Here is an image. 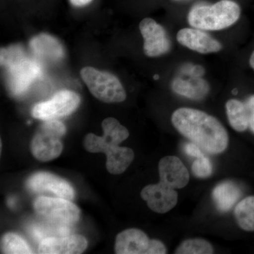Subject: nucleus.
<instances>
[{
    "instance_id": "nucleus-1",
    "label": "nucleus",
    "mask_w": 254,
    "mask_h": 254,
    "mask_svg": "<svg viewBox=\"0 0 254 254\" xmlns=\"http://www.w3.org/2000/svg\"><path fill=\"white\" fill-rule=\"evenodd\" d=\"M171 120L179 133L210 154H220L228 147L226 128L218 119L205 112L179 108L174 112Z\"/></svg>"
},
{
    "instance_id": "nucleus-2",
    "label": "nucleus",
    "mask_w": 254,
    "mask_h": 254,
    "mask_svg": "<svg viewBox=\"0 0 254 254\" xmlns=\"http://www.w3.org/2000/svg\"><path fill=\"white\" fill-rule=\"evenodd\" d=\"M102 127L103 136L88 133L83 141L84 148L90 153H104L107 155V170L110 174L125 173L134 160V152L119 145L128 138L129 131L113 118L103 120Z\"/></svg>"
},
{
    "instance_id": "nucleus-3",
    "label": "nucleus",
    "mask_w": 254,
    "mask_h": 254,
    "mask_svg": "<svg viewBox=\"0 0 254 254\" xmlns=\"http://www.w3.org/2000/svg\"><path fill=\"white\" fill-rule=\"evenodd\" d=\"M0 60L6 69L9 91L15 95L24 93L43 73L39 62L29 58L19 46L1 48Z\"/></svg>"
},
{
    "instance_id": "nucleus-4",
    "label": "nucleus",
    "mask_w": 254,
    "mask_h": 254,
    "mask_svg": "<svg viewBox=\"0 0 254 254\" xmlns=\"http://www.w3.org/2000/svg\"><path fill=\"white\" fill-rule=\"evenodd\" d=\"M240 5L232 0H220L213 4H196L190 9L187 20L191 27L215 31L230 27L240 17Z\"/></svg>"
},
{
    "instance_id": "nucleus-5",
    "label": "nucleus",
    "mask_w": 254,
    "mask_h": 254,
    "mask_svg": "<svg viewBox=\"0 0 254 254\" xmlns=\"http://www.w3.org/2000/svg\"><path fill=\"white\" fill-rule=\"evenodd\" d=\"M65 133L66 127L61 122L57 120L45 121L32 138V154L41 162L58 158L63 150L62 138Z\"/></svg>"
},
{
    "instance_id": "nucleus-6",
    "label": "nucleus",
    "mask_w": 254,
    "mask_h": 254,
    "mask_svg": "<svg viewBox=\"0 0 254 254\" xmlns=\"http://www.w3.org/2000/svg\"><path fill=\"white\" fill-rule=\"evenodd\" d=\"M81 76L92 95L100 101L117 103L126 100L123 84L113 73L86 66L82 68Z\"/></svg>"
},
{
    "instance_id": "nucleus-7",
    "label": "nucleus",
    "mask_w": 254,
    "mask_h": 254,
    "mask_svg": "<svg viewBox=\"0 0 254 254\" xmlns=\"http://www.w3.org/2000/svg\"><path fill=\"white\" fill-rule=\"evenodd\" d=\"M35 210L38 215L48 221L70 225L76 223L80 218V209L70 200L52 197H38L34 203Z\"/></svg>"
},
{
    "instance_id": "nucleus-8",
    "label": "nucleus",
    "mask_w": 254,
    "mask_h": 254,
    "mask_svg": "<svg viewBox=\"0 0 254 254\" xmlns=\"http://www.w3.org/2000/svg\"><path fill=\"white\" fill-rule=\"evenodd\" d=\"M80 103L81 98L77 93L64 90L58 92L51 99L35 105L32 115L33 118L43 121L58 120L72 113Z\"/></svg>"
},
{
    "instance_id": "nucleus-9",
    "label": "nucleus",
    "mask_w": 254,
    "mask_h": 254,
    "mask_svg": "<svg viewBox=\"0 0 254 254\" xmlns=\"http://www.w3.org/2000/svg\"><path fill=\"white\" fill-rule=\"evenodd\" d=\"M143 38V51L146 56L157 58L167 54L171 49V42L165 28L151 18H143L139 24Z\"/></svg>"
},
{
    "instance_id": "nucleus-10",
    "label": "nucleus",
    "mask_w": 254,
    "mask_h": 254,
    "mask_svg": "<svg viewBox=\"0 0 254 254\" xmlns=\"http://www.w3.org/2000/svg\"><path fill=\"white\" fill-rule=\"evenodd\" d=\"M141 196L150 210L160 214L168 213L178 202V192L160 182L145 187Z\"/></svg>"
},
{
    "instance_id": "nucleus-11",
    "label": "nucleus",
    "mask_w": 254,
    "mask_h": 254,
    "mask_svg": "<svg viewBox=\"0 0 254 254\" xmlns=\"http://www.w3.org/2000/svg\"><path fill=\"white\" fill-rule=\"evenodd\" d=\"M158 172L160 182L175 190L185 188L190 182L188 169L175 155L163 157L159 162Z\"/></svg>"
},
{
    "instance_id": "nucleus-12",
    "label": "nucleus",
    "mask_w": 254,
    "mask_h": 254,
    "mask_svg": "<svg viewBox=\"0 0 254 254\" xmlns=\"http://www.w3.org/2000/svg\"><path fill=\"white\" fill-rule=\"evenodd\" d=\"M177 40L182 46L200 54L218 53L222 48L220 42L198 28H182L177 33Z\"/></svg>"
},
{
    "instance_id": "nucleus-13",
    "label": "nucleus",
    "mask_w": 254,
    "mask_h": 254,
    "mask_svg": "<svg viewBox=\"0 0 254 254\" xmlns=\"http://www.w3.org/2000/svg\"><path fill=\"white\" fill-rule=\"evenodd\" d=\"M27 184L33 191L51 192L57 197L70 200L74 198V190L69 183L51 173L34 174L30 177Z\"/></svg>"
},
{
    "instance_id": "nucleus-14",
    "label": "nucleus",
    "mask_w": 254,
    "mask_h": 254,
    "mask_svg": "<svg viewBox=\"0 0 254 254\" xmlns=\"http://www.w3.org/2000/svg\"><path fill=\"white\" fill-rule=\"evenodd\" d=\"M153 240L139 229H127L118 234L115 251L118 254H151Z\"/></svg>"
},
{
    "instance_id": "nucleus-15",
    "label": "nucleus",
    "mask_w": 254,
    "mask_h": 254,
    "mask_svg": "<svg viewBox=\"0 0 254 254\" xmlns=\"http://www.w3.org/2000/svg\"><path fill=\"white\" fill-rule=\"evenodd\" d=\"M88 247L86 239L82 235L49 237L42 240L38 247L41 254H79Z\"/></svg>"
},
{
    "instance_id": "nucleus-16",
    "label": "nucleus",
    "mask_w": 254,
    "mask_h": 254,
    "mask_svg": "<svg viewBox=\"0 0 254 254\" xmlns=\"http://www.w3.org/2000/svg\"><path fill=\"white\" fill-rule=\"evenodd\" d=\"M30 48L39 63H56L64 57V50L60 42L54 37L45 33L32 38Z\"/></svg>"
},
{
    "instance_id": "nucleus-17",
    "label": "nucleus",
    "mask_w": 254,
    "mask_h": 254,
    "mask_svg": "<svg viewBox=\"0 0 254 254\" xmlns=\"http://www.w3.org/2000/svg\"><path fill=\"white\" fill-rule=\"evenodd\" d=\"M184 71L190 73V78H185L177 76L172 82V89L177 95H181L188 99L200 100L203 99L209 92L208 83L200 76H197L187 71L185 68Z\"/></svg>"
},
{
    "instance_id": "nucleus-18",
    "label": "nucleus",
    "mask_w": 254,
    "mask_h": 254,
    "mask_svg": "<svg viewBox=\"0 0 254 254\" xmlns=\"http://www.w3.org/2000/svg\"><path fill=\"white\" fill-rule=\"evenodd\" d=\"M241 196V190L234 182L226 181L214 188L212 197L217 208L221 212L231 210Z\"/></svg>"
},
{
    "instance_id": "nucleus-19",
    "label": "nucleus",
    "mask_w": 254,
    "mask_h": 254,
    "mask_svg": "<svg viewBox=\"0 0 254 254\" xmlns=\"http://www.w3.org/2000/svg\"><path fill=\"white\" fill-rule=\"evenodd\" d=\"M229 124L235 131L245 132L249 128L248 117L245 102L230 99L225 105Z\"/></svg>"
},
{
    "instance_id": "nucleus-20",
    "label": "nucleus",
    "mask_w": 254,
    "mask_h": 254,
    "mask_svg": "<svg viewBox=\"0 0 254 254\" xmlns=\"http://www.w3.org/2000/svg\"><path fill=\"white\" fill-rule=\"evenodd\" d=\"M238 226L246 232H254V195L241 200L234 210Z\"/></svg>"
},
{
    "instance_id": "nucleus-21",
    "label": "nucleus",
    "mask_w": 254,
    "mask_h": 254,
    "mask_svg": "<svg viewBox=\"0 0 254 254\" xmlns=\"http://www.w3.org/2000/svg\"><path fill=\"white\" fill-rule=\"evenodd\" d=\"M175 254H212L213 246L202 238H192L184 240L175 251Z\"/></svg>"
},
{
    "instance_id": "nucleus-22",
    "label": "nucleus",
    "mask_w": 254,
    "mask_h": 254,
    "mask_svg": "<svg viewBox=\"0 0 254 254\" xmlns=\"http://www.w3.org/2000/svg\"><path fill=\"white\" fill-rule=\"evenodd\" d=\"M1 252L9 254H33V251L26 243V241L21 238L17 234H6L3 236L1 242Z\"/></svg>"
},
{
    "instance_id": "nucleus-23",
    "label": "nucleus",
    "mask_w": 254,
    "mask_h": 254,
    "mask_svg": "<svg viewBox=\"0 0 254 254\" xmlns=\"http://www.w3.org/2000/svg\"><path fill=\"white\" fill-rule=\"evenodd\" d=\"M191 170L193 175L198 178H208L213 173V165L210 159L203 155L193 162Z\"/></svg>"
},
{
    "instance_id": "nucleus-24",
    "label": "nucleus",
    "mask_w": 254,
    "mask_h": 254,
    "mask_svg": "<svg viewBox=\"0 0 254 254\" xmlns=\"http://www.w3.org/2000/svg\"><path fill=\"white\" fill-rule=\"evenodd\" d=\"M245 103L248 117L249 128L254 134V94L248 97Z\"/></svg>"
},
{
    "instance_id": "nucleus-25",
    "label": "nucleus",
    "mask_w": 254,
    "mask_h": 254,
    "mask_svg": "<svg viewBox=\"0 0 254 254\" xmlns=\"http://www.w3.org/2000/svg\"><path fill=\"white\" fill-rule=\"evenodd\" d=\"M185 150L187 155L190 156L195 157V158H198L200 157L203 156V153L200 150V148L198 145L195 143H187L185 146Z\"/></svg>"
},
{
    "instance_id": "nucleus-26",
    "label": "nucleus",
    "mask_w": 254,
    "mask_h": 254,
    "mask_svg": "<svg viewBox=\"0 0 254 254\" xmlns=\"http://www.w3.org/2000/svg\"><path fill=\"white\" fill-rule=\"evenodd\" d=\"M69 1L73 6L81 7V6L89 4L93 1V0H69Z\"/></svg>"
},
{
    "instance_id": "nucleus-27",
    "label": "nucleus",
    "mask_w": 254,
    "mask_h": 254,
    "mask_svg": "<svg viewBox=\"0 0 254 254\" xmlns=\"http://www.w3.org/2000/svg\"><path fill=\"white\" fill-rule=\"evenodd\" d=\"M250 64L251 67H252V69L254 71V51L252 53V55H251L250 59Z\"/></svg>"
},
{
    "instance_id": "nucleus-28",
    "label": "nucleus",
    "mask_w": 254,
    "mask_h": 254,
    "mask_svg": "<svg viewBox=\"0 0 254 254\" xmlns=\"http://www.w3.org/2000/svg\"><path fill=\"white\" fill-rule=\"evenodd\" d=\"M174 1H183V0H174Z\"/></svg>"
}]
</instances>
